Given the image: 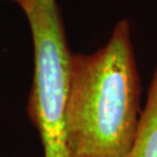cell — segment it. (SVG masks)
Segmentation results:
<instances>
[{
	"label": "cell",
	"instance_id": "obj_3",
	"mask_svg": "<svg viewBox=\"0 0 157 157\" xmlns=\"http://www.w3.org/2000/svg\"><path fill=\"white\" fill-rule=\"evenodd\" d=\"M124 157H157V67L134 140Z\"/></svg>",
	"mask_w": 157,
	"mask_h": 157
},
{
	"label": "cell",
	"instance_id": "obj_2",
	"mask_svg": "<svg viewBox=\"0 0 157 157\" xmlns=\"http://www.w3.org/2000/svg\"><path fill=\"white\" fill-rule=\"evenodd\" d=\"M34 44V80L29 113L39 129L44 157H71L67 133L70 58L56 0L25 12Z\"/></svg>",
	"mask_w": 157,
	"mask_h": 157
},
{
	"label": "cell",
	"instance_id": "obj_4",
	"mask_svg": "<svg viewBox=\"0 0 157 157\" xmlns=\"http://www.w3.org/2000/svg\"><path fill=\"white\" fill-rule=\"evenodd\" d=\"M13 2H15L20 6L23 10V12H26L27 10H29L30 7H33L34 5H36L40 1H45V0H11Z\"/></svg>",
	"mask_w": 157,
	"mask_h": 157
},
{
	"label": "cell",
	"instance_id": "obj_1",
	"mask_svg": "<svg viewBox=\"0 0 157 157\" xmlns=\"http://www.w3.org/2000/svg\"><path fill=\"white\" fill-rule=\"evenodd\" d=\"M140 84L130 27L120 21L92 55H71L67 106L71 157H124L137 127Z\"/></svg>",
	"mask_w": 157,
	"mask_h": 157
}]
</instances>
